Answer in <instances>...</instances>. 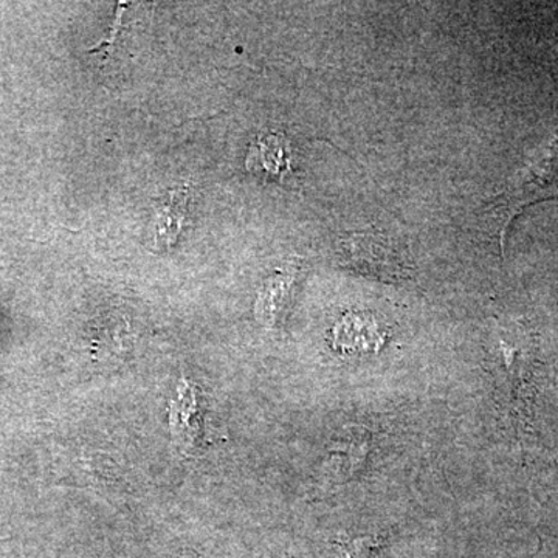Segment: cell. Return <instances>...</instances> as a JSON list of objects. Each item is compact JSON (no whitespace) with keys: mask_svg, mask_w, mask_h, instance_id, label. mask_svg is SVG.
Listing matches in <instances>:
<instances>
[{"mask_svg":"<svg viewBox=\"0 0 558 558\" xmlns=\"http://www.w3.org/2000/svg\"><path fill=\"white\" fill-rule=\"evenodd\" d=\"M247 168L256 174L281 175L289 168L284 138L277 134L260 137L250 149Z\"/></svg>","mask_w":558,"mask_h":558,"instance_id":"4","label":"cell"},{"mask_svg":"<svg viewBox=\"0 0 558 558\" xmlns=\"http://www.w3.org/2000/svg\"><path fill=\"white\" fill-rule=\"evenodd\" d=\"M339 260L347 270L384 282L407 281L413 271L407 250L385 234H349L340 241Z\"/></svg>","mask_w":558,"mask_h":558,"instance_id":"1","label":"cell"},{"mask_svg":"<svg viewBox=\"0 0 558 558\" xmlns=\"http://www.w3.org/2000/svg\"><path fill=\"white\" fill-rule=\"evenodd\" d=\"M189 194L186 191H174L167 207L161 209L159 222V240L165 244H172L183 226V218L186 215Z\"/></svg>","mask_w":558,"mask_h":558,"instance_id":"5","label":"cell"},{"mask_svg":"<svg viewBox=\"0 0 558 558\" xmlns=\"http://www.w3.org/2000/svg\"><path fill=\"white\" fill-rule=\"evenodd\" d=\"M371 450V435L368 428L351 425L337 440L332 451L336 473L351 476L365 465Z\"/></svg>","mask_w":558,"mask_h":558,"instance_id":"3","label":"cell"},{"mask_svg":"<svg viewBox=\"0 0 558 558\" xmlns=\"http://www.w3.org/2000/svg\"><path fill=\"white\" fill-rule=\"evenodd\" d=\"M339 545L347 553L348 558H373L374 553L384 545V538L366 535V537L339 542Z\"/></svg>","mask_w":558,"mask_h":558,"instance_id":"6","label":"cell"},{"mask_svg":"<svg viewBox=\"0 0 558 558\" xmlns=\"http://www.w3.org/2000/svg\"><path fill=\"white\" fill-rule=\"evenodd\" d=\"M299 274V266H288L264 282L256 303V315L260 322L275 326L284 317L292 303Z\"/></svg>","mask_w":558,"mask_h":558,"instance_id":"2","label":"cell"}]
</instances>
